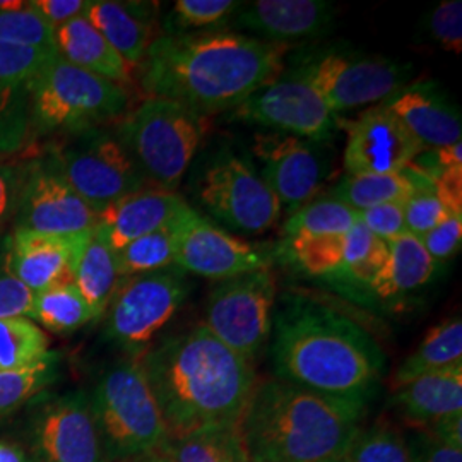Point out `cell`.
<instances>
[{
    "label": "cell",
    "mask_w": 462,
    "mask_h": 462,
    "mask_svg": "<svg viewBox=\"0 0 462 462\" xmlns=\"http://www.w3.org/2000/svg\"><path fill=\"white\" fill-rule=\"evenodd\" d=\"M170 225L175 235V265L183 273L225 281L269 267L261 250L216 226L187 202Z\"/></svg>",
    "instance_id": "15"
},
{
    "label": "cell",
    "mask_w": 462,
    "mask_h": 462,
    "mask_svg": "<svg viewBox=\"0 0 462 462\" xmlns=\"http://www.w3.org/2000/svg\"><path fill=\"white\" fill-rule=\"evenodd\" d=\"M88 394L108 462H137L165 447V421L139 360L108 365Z\"/></svg>",
    "instance_id": "5"
},
{
    "label": "cell",
    "mask_w": 462,
    "mask_h": 462,
    "mask_svg": "<svg viewBox=\"0 0 462 462\" xmlns=\"http://www.w3.org/2000/svg\"><path fill=\"white\" fill-rule=\"evenodd\" d=\"M430 38L452 53L462 51V2L444 0L430 11L427 19Z\"/></svg>",
    "instance_id": "43"
},
{
    "label": "cell",
    "mask_w": 462,
    "mask_h": 462,
    "mask_svg": "<svg viewBox=\"0 0 462 462\" xmlns=\"http://www.w3.org/2000/svg\"><path fill=\"white\" fill-rule=\"evenodd\" d=\"M240 5L235 0H179L171 9L168 33L208 32L233 17Z\"/></svg>",
    "instance_id": "41"
},
{
    "label": "cell",
    "mask_w": 462,
    "mask_h": 462,
    "mask_svg": "<svg viewBox=\"0 0 462 462\" xmlns=\"http://www.w3.org/2000/svg\"><path fill=\"white\" fill-rule=\"evenodd\" d=\"M187 295L185 273L177 265L124 278L105 312L103 337L139 360L180 310Z\"/></svg>",
    "instance_id": "9"
},
{
    "label": "cell",
    "mask_w": 462,
    "mask_h": 462,
    "mask_svg": "<svg viewBox=\"0 0 462 462\" xmlns=\"http://www.w3.org/2000/svg\"><path fill=\"white\" fill-rule=\"evenodd\" d=\"M137 462H173V459L162 448V450H158V452H154L151 456H146V457H143V459H139Z\"/></svg>",
    "instance_id": "52"
},
{
    "label": "cell",
    "mask_w": 462,
    "mask_h": 462,
    "mask_svg": "<svg viewBox=\"0 0 462 462\" xmlns=\"http://www.w3.org/2000/svg\"><path fill=\"white\" fill-rule=\"evenodd\" d=\"M122 281L116 252L98 228L91 231L74 267V286L79 290L97 319L105 315Z\"/></svg>",
    "instance_id": "29"
},
{
    "label": "cell",
    "mask_w": 462,
    "mask_h": 462,
    "mask_svg": "<svg viewBox=\"0 0 462 462\" xmlns=\"http://www.w3.org/2000/svg\"><path fill=\"white\" fill-rule=\"evenodd\" d=\"M334 11L324 0H257L242 4L231 24L263 42L290 45L326 33Z\"/></svg>",
    "instance_id": "21"
},
{
    "label": "cell",
    "mask_w": 462,
    "mask_h": 462,
    "mask_svg": "<svg viewBox=\"0 0 462 462\" xmlns=\"http://www.w3.org/2000/svg\"><path fill=\"white\" fill-rule=\"evenodd\" d=\"M55 49L69 64L110 83L124 86L131 81L133 67L84 16L55 28Z\"/></svg>",
    "instance_id": "26"
},
{
    "label": "cell",
    "mask_w": 462,
    "mask_h": 462,
    "mask_svg": "<svg viewBox=\"0 0 462 462\" xmlns=\"http://www.w3.org/2000/svg\"><path fill=\"white\" fill-rule=\"evenodd\" d=\"M346 233L286 240V254L310 276L339 278Z\"/></svg>",
    "instance_id": "38"
},
{
    "label": "cell",
    "mask_w": 462,
    "mask_h": 462,
    "mask_svg": "<svg viewBox=\"0 0 462 462\" xmlns=\"http://www.w3.org/2000/svg\"><path fill=\"white\" fill-rule=\"evenodd\" d=\"M26 2H13V0H0V11H14L24 7Z\"/></svg>",
    "instance_id": "53"
},
{
    "label": "cell",
    "mask_w": 462,
    "mask_h": 462,
    "mask_svg": "<svg viewBox=\"0 0 462 462\" xmlns=\"http://www.w3.org/2000/svg\"><path fill=\"white\" fill-rule=\"evenodd\" d=\"M91 231L69 236L11 231L5 236L7 269L34 295L70 284L78 257Z\"/></svg>",
    "instance_id": "20"
},
{
    "label": "cell",
    "mask_w": 462,
    "mask_h": 462,
    "mask_svg": "<svg viewBox=\"0 0 462 462\" xmlns=\"http://www.w3.org/2000/svg\"><path fill=\"white\" fill-rule=\"evenodd\" d=\"M349 462H410L406 439L387 425L360 430L346 452Z\"/></svg>",
    "instance_id": "40"
},
{
    "label": "cell",
    "mask_w": 462,
    "mask_h": 462,
    "mask_svg": "<svg viewBox=\"0 0 462 462\" xmlns=\"http://www.w3.org/2000/svg\"><path fill=\"white\" fill-rule=\"evenodd\" d=\"M183 204L185 200L177 192L156 187L143 189L103 209L97 228L116 252L141 236L168 226Z\"/></svg>",
    "instance_id": "23"
},
{
    "label": "cell",
    "mask_w": 462,
    "mask_h": 462,
    "mask_svg": "<svg viewBox=\"0 0 462 462\" xmlns=\"http://www.w3.org/2000/svg\"><path fill=\"white\" fill-rule=\"evenodd\" d=\"M286 51L288 45L223 30L166 33L149 45L139 79L148 98L209 116L235 110L273 83L282 74Z\"/></svg>",
    "instance_id": "1"
},
{
    "label": "cell",
    "mask_w": 462,
    "mask_h": 462,
    "mask_svg": "<svg viewBox=\"0 0 462 462\" xmlns=\"http://www.w3.org/2000/svg\"><path fill=\"white\" fill-rule=\"evenodd\" d=\"M271 337L276 379L365 406L379 389L385 355L362 326L336 309L288 295L274 310Z\"/></svg>",
    "instance_id": "3"
},
{
    "label": "cell",
    "mask_w": 462,
    "mask_h": 462,
    "mask_svg": "<svg viewBox=\"0 0 462 462\" xmlns=\"http://www.w3.org/2000/svg\"><path fill=\"white\" fill-rule=\"evenodd\" d=\"M420 240L437 265L452 259L461 248L462 213L448 216L444 223L423 235Z\"/></svg>",
    "instance_id": "46"
},
{
    "label": "cell",
    "mask_w": 462,
    "mask_h": 462,
    "mask_svg": "<svg viewBox=\"0 0 462 462\" xmlns=\"http://www.w3.org/2000/svg\"><path fill=\"white\" fill-rule=\"evenodd\" d=\"M116 131L146 182L175 192L208 133V116L170 99L146 98Z\"/></svg>",
    "instance_id": "7"
},
{
    "label": "cell",
    "mask_w": 462,
    "mask_h": 462,
    "mask_svg": "<svg viewBox=\"0 0 462 462\" xmlns=\"http://www.w3.org/2000/svg\"><path fill=\"white\" fill-rule=\"evenodd\" d=\"M28 4L55 30L76 17H83L89 0H32Z\"/></svg>",
    "instance_id": "49"
},
{
    "label": "cell",
    "mask_w": 462,
    "mask_h": 462,
    "mask_svg": "<svg viewBox=\"0 0 462 462\" xmlns=\"http://www.w3.org/2000/svg\"><path fill=\"white\" fill-rule=\"evenodd\" d=\"M0 462H34L23 447L0 440Z\"/></svg>",
    "instance_id": "51"
},
{
    "label": "cell",
    "mask_w": 462,
    "mask_h": 462,
    "mask_svg": "<svg viewBox=\"0 0 462 462\" xmlns=\"http://www.w3.org/2000/svg\"><path fill=\"white\" fill-rule=\"evenodd\" d=\"M365 408L267 380L255 385L236 427L250 462H329L346 456Z\"/></svg>",
    "instance_id": "4"
},
{
    "label": "cell",
    "mask_w": 462,
    "mask_h": 462,
    "mask_svg": "<svg viewBox=\"0 0 462 462\" xmlns=\"http://www.w3.org/2000/svg\"><path fill=\"white\" fill-rule=\"evenodd\" d=\"M116 257L122 280L175 265V235L171 225L127 244L116 250Z\"/></svg>",
    "instance_id": "37"
},
{
    "label": "cell",
    "mask_w": 462,
    "mask_h": 462,
    "mask_svg": "<svg viewBox=\"0 0 462 462\" xmlns=\"http://www.w3.org/2000/svg\"><path fill=\"white\" fill-rule=\"evenodd\" d=\"M406 444L410 462H462V448L447 446L427 430L413 431Z\"/></svg>",
    "instance_id": "48"
},
{
    "label": "cell",
    "mask_w": 462,
    "mask_h": 462,
    "mask_svg": "<svg viewBox=\"0 0 462 462\" xmlns=\"http://www.w3.org/2000/svg\"><path fill=\"white\" fill-rule=\"evenodd\" d=\"M28 454L34 462H108L89 394H40L24 420Z\"/></svg>",
    "instance_id": "12"
},
{
    "label": "cell",
    "mask_w": 462,
    "mask_h": 462,
    "mask_svg": "<svg viewBox=\"0 0 462 462\" xmlns=\"http://www.w3.org/2000/svg\"><path fill=\"white\" fill-rule=\"evenodd\" d=\"M425 189H435V183L423 171L410 165L402 171L383 175L346 173L330 190L329 196L362 213L382 204H404L414 192Z\"/></svg>",
    "instance_id": "28"
},
{
    "label": "cell",
    "mask_w": 462,
    "mask_h": 462,
    "mask_svg": "<svg viewBox=\"0 0 462 462\" xmlns=\"http://www.w3.org/2000/svg\"><path fill=\"white\" fill-rule=\"evenodd\" d=\"M343 162L347 173L383 175L402 171L425 148L383 103L346 124Z\"/></svg>",
    "instance_id": "18"
},
{
    "label": "cell",
    "mask_w": 462,
    "mask_h": 462,
    "mask_svg": "<svg viewBox=\"0 0 462 462\" xmlns=\"http://www.w3.org/2000/svg\"><path fill=\"white\" fill-rule=\"evenodd\" d=\"M231 116L315 144L336 133V116L300 70L263 86L231 110Z\"/></svg>",
    "instance_id": "14"
},
{
    "label": "cell",
    "mask_w": 462,
    "mask_h": 462,
    "mask_svg": "<svg viewBox=\"0 0 462 462\" xmlns=\"http://www.w3.org/2000/svg\"><path fill=\"white\" fill-rule=\"evenodd\" d=\"M32 320H38L51 332L67 334L81 329L88 322L97 320V317L74 282H70L36 293Z\"/></svg>",
    "instance_id": "34"
},
{
    "label": "cell",
    "mask_w": 462,
    "mask_h": 462,
    "mask_svg": "<svg viewBox=\"0 0 462 462\" xmlns=\"http://www.w3.org/2000/svg\"><path fill=\"white\" fill-rule=\"evenodd\" d=\"M173 462H250L238 427L198 430L163 447Z\"/></svg>",
    "instance_id": "31"
},
{
    "label": "cell",
    "mask_w": 462,
    "mask_h": 462,
    "mask_svg": "<svg viewBox=\"0 0 462 462\" xmlns=\"http://www.w3.org/2000/svg\"><path fill=\"white\" fill-rule=\"evenodd\" d=\"M329 462H349V461H347L346 456H343V457H339V459H334V461H329Z\"/></svg>",
    "instance_id": "54"
},
{
    "label": "cell",
    "mask_w": 462,
    "mask_h": 462,
    "mask_svg": "<svg viewBox=\"0 0 462 462\" xmlns=\"http://www.w3.org/2000/svg\"><path fill=\"white\" fill-rule=\"evenodd\" d=\"M124 86L69 64L59 53L42 69L30 103V141L110 125L127 110Z\"/></svg>",
    "instance_id": "6"
},
{
    "label": "cell",
    "mask_w": 462,
    "mask_h": 462,
    "mask_svg": "<svg viewBox=\"0 0 462 462\" xmlns=\"http://www.w3.org/2000/svg\"><path fill=\"white\" fill-rule=\"evenodd\" d=\"M276 298L269 267L221 281L208 298L202 326L252 364L271 337Z\"/></svg>",
    "instance_id": "10"
},
{
    "label": "cell",
    "mask_w": 462,
    "mask_h": 462,
    "mask_svg": "<svg viewBox=\"0 0 462 462\" xmlns=\"http://www.w3.org/2000/svg\"><path fill=\"white\" fill-rule=\"evenodd\" d=\"M0 43L30 49H55V30L26 2L14 11H0Z\"/></svg>",
    "instance_id": "39"
},
{
    "label": "cell",
    "mask_w": 462,
    "mask_h": 462,
    "mask_svg": "<svg viewBox=\"0 0 462 462\" xmlns=\"http://www.w3.org/2000/svg\"><path fill=\"white\" fill-rule=\"evenodd\" d=\"M148 7L133 2L89 0L84 17L105 36L129 66H139L152 43Z\"/></svg>",
    "instance_id": "25"
},
{
    "label": "cell",
    "mask_w": 462,
    "mask_h": 462,
    "mask_svg": "<svg viewBox=\"0 0 462 462\" xmlns=\"http://www.w3.org/2000/svg\"><path fill=\"white\" fill-rule=\"evenodd\" d=\"M431 435H435L439 440H442L447 446L454 448H462V414L450 416L431 429L427 430Z\"/></svg>",
    "instance_id": "50"
},
{
    "label": "cell",
    "mask_w": 462,
    "mask_h": 462,
    "mask_svg": "<svg viewBox=\"0 0 462 462\" xmlns=\"http://www.w3.org/2000/svg\"><path fill=\"white\" fill-rule=\"evenodd\" d=\"M139 364L163 416L168 440L238 425L257 385L254 365L202 324L149 347Z\"/></svg>",
    "instance_id": "2"
},
{
    "label": "cell",
    "mask_w": 462,
    "mask_h": 462,
    "mask_svg": "<svg viewBox=\"0 0 462 462\" xmlns=\"http://www.w3.org/2000/svg\"><path fill=\"white\" fill-rule=\"evenodd\" d=\"M360 221L358 211L332 196L314 199L298 208L284 223L286 240H300L310 236L343 235Z\"/></svg>",
    "instance_id": "32"
},
{
    "label": "cell",
    "mask_w": 462,
    "mask_h": 462,
    "mask_svg": "<svg viewBox=\"0 0 462 462\" xmlns=\"http://www.w3.org/2000/svg\"><path fill=\"white\" fill-rule=\"evenodd\" d=\"M334 116L383 103L406 88L411 67L385 57L329 53L300 69Z\"/></svg>",
    "instance_id": "13"
},
{
    "label": "cell",
    "mask_w": 462,
    "mask_h": 462,
    "mask_svg": "<svg viewBox=\"0 0 462 462\" xmlns=\"http://www.w3.org/2000/svg\"><path fill=\"white\" fill-rule=\"evenodd\" d=\"M200 206L226 228L261 235L280 219L281 202L245 160L221 151L200 173Z\"/></svg>",
    "instance_id": "11"
},
{
    "label": "cell",
    "mask_w": 462,
    "mask_h": 462,
    "mask_svg": "<svg viewBox=\"0 0 462 462\" xmlns=\"http://www.w3.org/2000/svg\"><path fill=\"white\" fill-rule=\"evenodd\" d=\"M49 337L28 317L0 319V372L26 368L49 355Z\"/></svg>",
    "instance_id": "35"
},
{
    "label": "cell",
    "mask_w": 462,
    "mask_h": 462,
    "mask_svg": "<svg viewBox=\"0 0 462 462\" xmlns=\"http://www.w3.org/2000/svg\"><path fill=\"white\" fill-rule=\"evenodd\" d=\"M26 173L28 160H0V240L5 230L14 225Z\"/></svg>",
    "instance_id": "44"
},
{
    "label": "cell",
    "mask_w": 462,
    "mask_h": 462,
    "mask_svg": "<svg viewBox=\"0 0 462 462\" xmlns=\"http://www.w3.org/2000/svg\"><path fill=\"white\" fill-rule=\"evenodd\" d=\"M387 245V263L379 276L366 286L374 297L382 301L399 300L429 284L439 265L430 257L418 236L404 233Z\"/></svg>",
    "instance_id": "27"
},
{
    "label": "cell",
    "mask_w": 462,
    "mask_h": 462,
    "mask_svg": "<svg viewBox=\"0 0 462 462\" xmlns=\"http://www.w3.org/2000/svg\"><path fill=\"white\" fill-rule=\"evenodd\" d=\"M59 372L60 355L53 351L26 368L0 372V420L16 413L47 393L50 385L59 379Z\"/></svg>",
    "instance_id": "33"
},
{
    "label": "cell",
    "mask_w": 462,
    "mask_h": 462,
    "mask_svg": "<svg viewBox=\"0 0 462 462\" xmlns=\"http://www.w3.org/2000/svg\"><path fill=\"white\" fill-rule=\"evenodd\" d=\"M34 293L11 274L5 263V236L0 242V319H32Z\"/></svg>",
    "instance_id": "45"
},
{
    "label": "cell",
    "mask_w": 462,
    "mask_h": 462,
    "mask_svg": "<svg viewBox=\"0 0 462 462\" xmlns=\"http://www.w3.org/2000/svg\"><path fill=\"white\" fill-rule=\"evenodd\" d=\"M385 105L425 149H440L462 141L459 108L433 84L401 89Z\"/></svg>",
    "instance_id": "22"
},
{
    "label": "cell",
    "mask_w": 462,
    "mask_h": 462,
    "mask_svg": "<svg viewBox=\"0 0 462 462\" xmlns=\"http://www.w3.org/2000/svg\"><path fill=\"white\" fill-rule=\"evenodd\" d=\"M254 154L261 163V177L281 202L297 211L314 200L328 173L324 156L315 143L281 133L257 134Z\"/></svg>",
    "instance_id": "17"
},
{
    "label": "cell",
    "mask_w": 462,
    "mask_h": 462,
    "mask_svg": "<svg viewBox=\"0 0 462 462\" xmlns=\"http://www.w3.org/2000/svg\"><path fill=\"white\" fill-rule=\"evenodd\" d=\"M389 245L358 221L345 236V252L339 280L368 286L387 263Z\"/></svg>",
    "instance_id": "36"
},
{
    "label": "cell",
    "mask_w": 462,
    "mask_h": 462,
    "mask_svg": "<svg viewBox=\"0 0 462 462\" xmlns=\"http://www.w3.org/2000/svg\"><path fill=\"white\" fill-rule=\"evenodd\" d=\"M99 213L84 202L40 154L28 173L13 230L36 235H81L95 230Z\"/></svg>",
    "instance_id": "16"
},
{
    "label": "cell",
    "mask_w": 462,
    "mask_h": 462,
    "mask_svg": "<svg viewBox=\"0 0 462 462\" xmlns=\"http://www.w3.org/2000/svg\"><path fill=\"white\" fill-rule=\"evenodd\" d=\"M394 402L421 430L462 414V365L430 372L397 387Z\"/></svg>",
    "instance_id": "24"
},
{
    "label": "cell",
    "mask_w": 462,
    "mask_h": 462,
    "mask_svg": "<svg viewBox=\"0 0 462 462\" xmlns=\"http://www.w3.org/2000/svg\"><path fill=\"white\" fill-rule=\"evenodd\" d=\"M57 50L0 43V160L30 143L33 84Z\"/></svg>",
    "instance_id": "19"
},
{
    "label": "cell",
    "mask_w": 462,
    "mask_h": 462,
    "mask_svg": "<svg viewBox=\"0 0 462 462\" xmlns=\"http://www.w3.org/2000/svg\"><path fill=\"white\" fill-rule=\"evenodd\" d=\"M360 215V223L383 242H393L397 236L408 233L404 221V204H382L365 209Z\"/></svg>",
    "instance_id": "47"
},
{
    "label": "cell",
    "mask_w": 462,
    "mask_h": 462,
    "mask_svg": "<svg viewBox=\"0 0 462 462\" xmlns=\"http://www.w3.org/2000/svg\"><path fill=\"white\" fill-rule=\"evenodd\" d=\"M452 215L459 213H454L450 209V206L437 192V189L418 190L404 202L406 230L418 238L427 235Z\"/></svg>",
    "instance_id": "42"
},
{
    "label": "cell",
    "mask_w": 462,
    "mask_h": 462,
    "mask_svg": "<svg viewBox=\"0 0 462 462\" xmlns=\"http://www.w3.org/2000/svg\"><path fill=\"white\" fill-rule=\"evenodd\" d=\"M462 365L461 317H450L435 326L421 345L397 368L394 387H401L430 372Z\"/></svg>",
    "instance_id": "30"
},
{
    "label": "cell",
    "mask_w": 462,
    "mask_h": 462,
    "mask_svg": "<svg viewBox=\"0 0 462 462\" xmlns=\"http://www.w3.org/2000/svg\"><path fill=\"white\" fill-rule=\"evenodd\" d=\"M42 156L98 213L148 183L110 125L50 139Z\"/></svg>",
    "instance_id": "8"
}]
</instances>
